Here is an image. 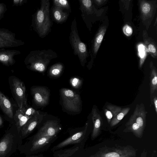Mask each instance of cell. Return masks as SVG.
Segmentation results:
<instances>
[{
	"instance_id": "cell-1",
	"label": "cell",
	"mask_w": 157,
	"mask_h": 157,
	"mask_svg": "<svg viewBox=\"0 0 157 157\" xmlns=\"http://www.w3.org/2000/svg\"><path fill=\"white\" fill-rule=\"evenodd\" d=\"M49 0H41L40 6L32 15L31 26L39 36L44 38L51 31L52 22L50 16Z\"/></svg>"
},
{
	"instance_id": "cell-2",
	"label": "cell",
	"mask_w": 157,
	"mask_h": 157,
	"mask_svg": "<svg viewBox=\"0 0 157 157\" xmlns=\"http://www.w3.org/2000/svg\"><path fill=\"white\" fill-rule=\"evenodd\" d=\"M58 57L56 53L51 49L31 51L24 61L28 69L40 73H44L51 60Z\"/></svg>"
},
{
	"instance_id": "cell-3",
	"label": "cell",
	"mask_w": 157,
	"mask_h": 157,
	"mask_svg": "<svg viewBox=\"0 0 157 157\" xmlns=\"http://www.w3.org/2000/svg\"><path fill=\"white\" fill-rule=\"evenodd\" d=\"M22 139L15 124L0 138V157H10L18 150Z\"/></svg>"
},
{
	"instance_id": "cell-4",
	"label": "cell",
	"mask_w": 157,
	"mask_h": 157,
	"mask_svg": "<svg viewBox=\"0 0 157 157\" xmlns=\"http://www.w3.org/2000/svg\"><path fill=\"white\" fill-rule=\"evenodd\" d=\"M57 136H47L34 139L31 137L27 139L24 144L19 147L20 154L25 155H34L46 151L57 138Z\"/></svg>"
},
{
	"instance_id": "cell-5",
	"label": "cell",
	"mask_w": 157,
	"mask_h": 157,
	"mask_svg": "<svg viewBox=\"0 0 157 157\" xmlns=\"http://www.w3.org/2000/svg\"><path fill=\"white\" fill-rule=\"evenodd\" d=\"M69 42L73 50L74 54L78 57L81 65L85 66L89 54L86 45L80 39L78 34L75 17H74L71 25Z\"/></svg>"
},
{
	"instance_id": "cell-6",
	"label": "cell",
	"mask_w": 157,
	"mask_h": 157,
	"mask_svg": "<svg viewBox=\"0 0 157 157\" xmlns=\"http://www.w3.org/2000/svg\"><path fill=\"white\" fill-rule=\"evenodd\" d=\"M137 151L130 145H116L113 147L105 146L88 157H136Z\"/></svg>"
},
{
	"instance_id": "cell-7",
	"label": "cell",
	"mask_w": 157,
	"mask_h": 157,
	"mask_svg": "<svg viewBox=\"0 0 157 157\" xmlns=\"http://www.w3.org/2000/svg\"><path fill=\"white\" fill-rule=\"evenodd\" d=\"M9 82L12 95L19 109L27 107L26 88L24 82L14 76H10Z\"/></svg>"
},
{
	"instance_id": "cell-8",
	"label": "cell",
	"mask_w": 157,
	"mask_h": 157,
	"mask_svg": "<svg viewBox=\"0 0 157 157\" xmlns=\"http://www.w3.org/2000/svg\"><path fill=\"white\" fill-rule=\"evenodd\" d=\"M60 94L63 105L67 110L73 112H79L81 107L80 96L75 92L68 89L62 88Z\"/></svg>"
},
{
	"instance_id": "cell-9",
	"label": "cell",
	"mask_w": 157,
	"mask_h": 157,
	"mask_svg": "<svg viewBox=\"0 0 157 157\" xmlns=\"http://www.w3.org/2000/svg\"><path fill=\"white\" fill-rule=\"evenodd\" d=\"M61 128L56 121L49 120L45 122L37 132L31 137L37 139L43 137L57 136Z\"/></svg>"
},
{
	"instance_id": "cell-10",
	"label": "cell",
	"mask_w": 157,
	"mask_h": 157,
	"mask_svg": "<svg viewBox=\"0 0 157 157\" xmlns=\"http://www.w3.org/2000/svg\"><path fill=\"white\" fill-rule=\"evenodd\" d=\"M24 44L21 40L16 38L14 33L7 29H0V49L17 47Z\"/></svg>"
},
{
	"instance_id": "cell-11",
	"label": "cell",
	"mask_w": 157,
	"mask_h": 157,
	"mask_svg": "<svg viewBox=\"0 0 157 157\" xmlns=\"http://www.w3.org/2000/svg\"><path fill=\"white\" fill-rule=\"evenodd\" d=\"M88 125V124L87 123L84 129L75 133L57 145L54 146L52 148L51 150L54 151L60 149L69 145L83 142V141L85 140Z\"/></svg>"
},
{
	"instance_id": "cell-12",
	"label": "cell",
	"mask_w": 157,
	"mask_h": 157,
	"mask_svg": "<svg viewBox=\"0 0 157 157\" xmlns=\"http://www.w3.org/2000/svg\"><path fill=\"white\" fill-rule=\"evenodd\" d=\"M43 118V115L38 111L30 118L22 127L19 132L23 140L29 136L36 128L41 123Z\"/></svg>"
},
{
	"instance_id": "cell-13",
	"label": "cell",
	"mask_w": 157,
	"mask_h": 157,
	"mask_svg": "<svg viewBox=\"0 0 157 157\" xmlns=\"http://www.w3.org/2000/svg\"><path fill=\"white\" fill-rule=\"evenodd\" d=\"M31 92L34 101L37 105L44 106L49 102V92L45 87L41 86H34L31 89Z\"/></svg>"
},
{
	"instance_id": "cell-14",
	"label": "cell",
	"mask_w": 157,
	"mask_h": 157,
	"mask_svg": "<svg viewBox=\"0 0 157 157\" xmlns=\"http://www.w3.org/2000/svg\"><path fill=\"white\" fill-rule=\"evenodd\" d=\"M147 113L143 103L137 104L133 113L129 119L137 123L144 130L146 125Z\"/></svg>"
},
{
	"instance_id": "cell-15",
	"label": "cell",
	"mask_w": 157,
	"mask_h": 157,
	"mask_svg": "<svg viewBox=\"0 0 157 157\" xmlns=\"http://www.w3.org/2000/svg\"><path fill=\"white\" fill-rule=\"evenodd\" d=\"M21 53L19 50L0 49V63L6 66H12L16 62L15 56Z\"/></svg>"
},
{
	"instance_id": "cell-16",
	"label": "cell",
	"mask_w": 157,
	"mask_h": 157,
	"mask_svg": "<svg viewBox=\"0 0 157 157\" xmlns=\"http://www.w3.org/2000/svg\"><path fill=\"white\" fill-rule=\"evenodd\" d=\"M152 1H139L141 18L143 21L148 19L152 17L155 12V5Z\"/></svg>"
},
{
	"instance_id": "cell-17",
	"label": "cell",
	"mask_w": 157,
	"mask_h": 157,
	"mask_svg": "<svg viewBox=\"0 0 157 157\" xmlns=\"http://www.w3.org/2000/svg\"><path fill=\"white\" fill-rule=\"evenodd\" d=\"M92 119L94 127L91 135V139L93 140L97 138L100 133L103 123L102 118L95 108H93L92 109Z\"/></svg>"
},
{
	"instance_id": "cell-18",
	"label": "cell",
	"mask_w": 157,
	"mask_h": 157,
	"mask_svg": "<svg viewBox=\"0 0 157 157\" xmlns=\"http://www.w3.org/2000/svg\"><path fill=\"white\" fill-rule=\"evenodd\" d=\"M0 108L3 112L10 118L13 119V109L10 100L0 91Z\"/></svg>"
},
{
	"instance_id": "cell-19",
	"label": "cell",
	"mask_w": 157,
	"mask_h": 157,
	"mask_svg": "<svg viewBox=\"0 0 157 157\" xmlns=\"http://www.w3.org/2000/svg\"><path fill=\"white\" fill-rule=\"evenodd\" d=\"M106 29L105 26H101L96 34L92 45V54H91L92 59L89 63L91 61L92 59L96 55L103 40Z\"/></svg>"
},
{
	"instance_id": "cell-20",
	"label": "cell",
	"mask_w": 157,
	"mask_h": 157,
	"mask_svg": "<svg viewBox=\"0 0 157 157\" xmlns=\"http://www.w3.org/2000/svg\"><path fill=\"white\" fill-rule=\"evenodd\" d=\"M64 9L53 6L51 9V15L53 20L56 22L60 24L65 22L69 16V12L63 11Z\"/></svg>"
},
{
	"instance_id": "cell-21",
	"label": "cell",
	"mask_w": 157,
	"mask_h": 157,
	"mask_svg": "<svg viewBox=\"0 0 157 157\" xmlns=\"http://www.w3.org/2000/svg\"><path fill=\"white\" fill-rule=\"evenodd\" d=\"M25 106H23L21 109H18L14 115L13 119L15 124L18 132H20L22 127L31 118L26 116L25 113Z\"/></svg>"
},
{
	"instance_id": "cell-22",
	"label": "cell",
	"mask_w": 157,
	"mask_h": 157,
	"mask_svg": "<svg viewBox=\"0 0 157 157\" xmlns=\"http://www.w3.org/2000/svg\"><path fill=\"white\" fill-rule=\"evenodd\" d=\"M75 145L72 147L63 150H59L55 152L54 156L55 157H72L75 155V153L80 152V150L82 149L84 144L82 142L75 144Z\"/></svg>"
},
{
	"instance_id": "cell-23",
	"label": "cell",
	"mask_w": 157,
	"mask_h": 157,
	"mask_svg": "<svg viewBox=\"0 0 157 157\" xmlns=\"http://www.w3.org/2000/svg\"><path fill=\"white\" fill-rule=\"evenodd\" d=\"M126 128L123 131L125 132H132L137 138L142 137L144 130L134 121L129 119L125 125Z\"/></svg>"
},
{
	"instance_id": "cell-24",
	"label": "cell",
	"mask_w": 157,
	"mask_h": 157,
	"mask_svg": "<svg viewBox=\"0 0 157 157\" xmlns=\"http://www.w3.org/2000/svg\"><path fill=\"white\" fill-rule=\"evenodd\" d=\"M143 40L150 54L155 58H157V52L156 45L154 40L148 35L147 31L144 30L143 32Z\"/></svg>"
},
{
	"instance_id": "cell-25",
	"label": "cell",
	"mask_w": 157,
	"mask_h": 157,
	"mask_svg": "<svg viewBox=\"0 0 157 157\" xmlns=\"http://www.w3.org/2000/svg\"><path fill=\"white\" fill-rule=\"evenodd\" d=\"M150 90L151 97L157 90V72L156 68L151 61L150 63Z\"/></svg>"
},
{
	"instance_id": "cell-26",
	"label": "cell",
	"mask_w": 157,
	"mask_h": 157,
	"mask_svg": "<svg viewBox=\"0 0 157 157\" xmlns=\"http://www.w3.org/2000/svg\"><path fill=\"white\" fill-rule=\"evenodd\" d=\"M64 69L63 64L61 63H58L52 65L49 68L48 74L53 77H57L62 73Z\"/></svg>"
},
{
	"instance_id": "cell-27",
	"label": "cell",
	"mask_w": 157,
	"mask_h": 157,
	"mask_svg": "<svg viewBox=\"0 0 157 157\" xmlns=\"http://www.w3.org/2000/svg\"><path fill=\"white\" fill-rule=\"evenodd\" d=\"M129 107L122 108L121 111L111 120L110 123L111 127H113L117 124L130 110Z\"/></svg>"
},
{
	"instance_id": "cell-28",
	"label": "cell",
	"mask_w": 157,
	"mask_h": 157,
	"mask_svg": "<svg viewBox=\"0 0 157 157\" xmlns=\"http://www.w3.org/2000/svg\"><path fill=\"white\" fill-rule=\"evenodd\" d=\"M54 6L62 8L67 11L69 13L71 12L70 5L67 0H54L53 1Z\"/></svg>"
},
{
	"instance_id": "cell-29",
	"label": "cell",
	"mask_w": 157,
	"mask_h": 157,
	"mask_svg": "<svg viewBox=\"0 0 157 157\" xmlns=\"http://www.w3.org/2000/svg\"><path fill=\"white\" fill-rule=\"evenodd\" d=\"M138 50L140 57L139 67L140 68H141L145 59L147 56V53L145 50L144 46L142 44H140L138 46Z\"/></svg>"
},
{
	"instance_id": "cell-30",
	"label": "cell",
	"mask_w": 157,
	"mask_h": 157,
	"mask_svg": "<svg viewBox=\"0 0 157 157\" xmlns=\"http://www.w3.org/2000/svg\"><path fill=\"white\" fill-rule=\"evenodd\" d=\"M107 109L110 110L112 113L113 118L115 117L121 110L122 108L119 107L112 105H108L106 106Z\"/></svg>"
},
{
	"instance_id": "cell-31",
	"label": "cell",
	"mask_w": 157,
	"mask_h": 157,
	"mask_svg": "<svg viewBox=\"0 0 157 157\" xmlns=\"http://www.w3.org/2000/svg\"><path fill=\"white\" fill-rule=\"evenodd\" d=\"M122 31L124 34L127 36H130L133 33L132 27L127 24H126L123 26Z\"/></svg>"
},
{
	"instance_id": "cell-32",
	"label": "cell",
	"mask_w": 157,
	"mask_h": 157,
	"mask_svg": "<svg viewBox=\"0 0 157 157\" xmlns=\"http://www.w3.org/2000/svg\"><path fill=\"white\" fill-rule=\"evenodd\" d=\"M37 111L33 108L27 106L25 108V113L26 116L31 118L34 115Z\"/></svg>"
},
{
	"instance_id": "cell-33",
	"label": "cell",
	"mask_w": 157,
	"mask_h": 157,
	"mask_svg": "<svg viewBox=\"0 0 157 157\" xmlns=\"http://www.w3.org/2000/svg\"><path fill=\"white\" fill-rule=\"evenodd\" d=\"M7 10L6 5L0 2V20L3 18Z\"/></svg>"
},
{
	"instance_id": "cell-34",
	"label": "cell",
	"mask_w": 157,
	"mask_h": 157,
	"mask_svg": "<svg viewBox=\"0 0 157 157\" xmlns=\"http://www.w3.org/2000/svg\"><path fill=\"white\" fill-rule=\"evenodd\" d=\"M104 113L107 119L108 123L110 124V121L113 117L112 113L110 110L107 109H105Z\"/></svg>"
},
{
	"instance_id": "cell-35",
	"label": "cell",
	"mask_w": 157,
	"mask_h": 157,
	"mask_svg": "<svg viewBox=\"0 0 157 157\" xmlns=\"http://www.w3.org/2000/svg\"><path fill=\"white\" fill-rule=\"evenodd\" d=\"M26 0H14L13 1V4L16 6H21L26 3Z\"/></svg>"
},
{
	"instance_id": "cell-36",
	"label": "cell",
	"mask_w": 157,
	"mask_h": 157,
	"mask_svg": "<svg viewBox=\"0 0 157 157\" xmlns=\"http://www.w3.org/2000/svg\"><path fill=\"white\" fill-rule=\"evenodd\" d=\"M71 83L73 86L75 87L77 86L79 82V80L76 78H74L71 80Z\"/></svg>"
},
{
	"instance_id": "cell-37",
	"label": "cell",
	"mask_w": 157,
	"mask_h": 157,
	"mask_svg": "<svg viewBox=\"0 0 157 157\" xmlns=\"http://www.w3.org/2000/svg\"><path fill=\"white\" fill-rule=\"evenodd\" d=\"M106 1L105 0H95L94 1V3L98 6L101 5Z\"/></svg>"
},
{
	"instance_id": "cell-38",
	"label": "cell",
	"mask_w": 157,
	"mask_h": 157,
	"mask_svg": "<svg viewBox=\"0 0 157 157\" xmlns=\"http://www.w3.org/2000/svg\"><path fill=\"white\" fill-rule=\"evenodd\" d=\"M153 102L154 105V108L156 113H157V98L156 96H155L153 98Z\"/></svg>"
},
{
	"instance_id": "cell-39",
	"label": "cell",
	"mask_w": 157,
	"mask_h": 157,
	"mask_svg": "<svg viewBox=\"0 0 157 157\" xmlns=\"http://www.w3.org/2000/svg\"><path fill=\"white\" fill-rule=\"evenodd\" d=\"M3 126V121L2 117L0 115V128Z\"/></svg>"
},
{
	"instance_id": "cell-40",
	"label": "cell",
	"mask_w": 157,
	"mask_h": 157,
	"mask_svg": "<svg viewBox=\"0 0 157 157\" xmlns=\"http://www.w3.org/2000/svg\"><path fill=\"white\" fill-rule=\"evenodd\" d=\"M25 157H45L43 156H41L40 155H26V156Z\"/></svg>"
},
{
	"instance_id": "cell-41",
	"label": "cell",
	"mask_w": 157,
	"mask_h": 157,
	"mask_svg": "<svg viewBox=\"0 0 157 157\" xmlns=\"http://www.w3.org/2000/svg\"><path fill=\"white\" fill-rule=\"evenodd\" d=\"M140 157H147V152L144 150L141 154Z\"/></svg>"
},
{
	"instance_id": "cell-42",
	"label": "cell",
	"mask_w": 157,
	"mask_h": 157,
	"mask_svg": "<svg viewBox=\"0 0 157 157\" xmlns=\"http://www.w3.org/2000/svg\"></svg>"
}]
</instances>
